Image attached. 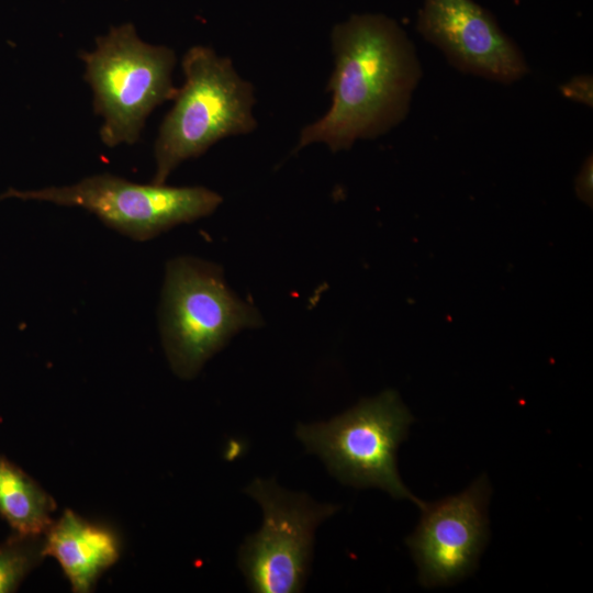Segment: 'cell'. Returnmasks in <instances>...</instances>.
<instances>
[{"instance_id": "obj_4", "label": "cell", "mask_w": 593, "mask_h": 593, "mask_svg": "<svg viewBox=\"0 0 593 593\" xmlns=\"http://www.w3.org/2000/svg\"><path fill=\"white\" fill-rule=\"evenodd\" d=\"M80 57L94 112L104 120L100 138L109 147L137 142L149 113L177 94L175 52L143 42L131 23L112 27L97 38L94 51Z\"/></svg>"}, {"instance_id": "obj_10", "label": "cell", "mask_w": 593, "mask_h": 593, "mask_svg": "<svg viewBox=\"0 0 593 593\" xmlns=\"http://www.w3.org/2000/svg\"><path fill=\"white\" fill-rule=\"evenodd\" d=\"M43 553L55 558L76 593L91 592L121 556L119 535L109 526L65 510L44 534Z\"/></svg>"}, {"instance_id": "obj_6", "label": "cell", "mask_w": 593, "mask_h": 593, "mask_svg": "<svg viewBox=\"0 0 593 593\" xmlns=\"http://www.w3.org/2000/svg\"><path fill=\"white\" fill-rule=\"evenodd\" d=\"M3 197L82 208L107 226L139 242L205 217L222 202L219 193L204 187L141 184L110 174L94 175L65 187L9 190Z\"/></svg>"}, {"instance_id": "obj_12", "label": "cell", "mask_w": 593, "mask_h": 593, "mask_svg": "<svg viewBox=\"0 0 593 593\" xmlns=\"http://www.w3.org/2000/svg\"><path fill=\"white\" fill-rule=\"evenodd\" d=\"M43 536L12 534L0 542V593L15 592L44 560Z\"/></svg>"}, {"instance_id": "obj_2", "label": "cell", "mask_w": 593, "mask_h": 593, "mask_svg": "<svg viewBox=\"0 0 593 593\" xmlns=\"http://www.w3.org/2000/svg\"><path fill=\"white\" fill-rule=\"evenodd\" d=\"M181 66L184 83L155 142L156 184H164L181 163L201 156L220 139L257 127L254 87L228 57L198 45L186 52Z\"/></svg>"}, {"instance_id": "obj_11", "label": "cell", "mask_w": 593, "mask_h": 593, "mask_svg": "<svg viewBox=\"0 0 593 593\" xmlns=\"http://www.w3.org/2000/svg\"><path fill=\"white\" fill-rule=\"evenodd\" d=\"M55 500L29 473L0 454V516L12 534L44 536L54 523Z\"/></svg>"}, {"instance_id": "obj_14", "label": "cell", "mask_w": 593, "mask_h": 593, "mask_svg": "<svg viewBox=\"0 0 593 593\" xmlns=\"http://www.w3.org/2000/svg\"><path fill=\"white\" fill-rule=\"evenodd\" d=\"M592 155H590L584 160L575 179L578 197L588 204L592 202Z\"/></svg>"}, {"instance_id": "obj_5", "label": "cell", "mask_w": 593, "mask_h": 593, "mask_svg": "<svg viewBox=\"0 0 593 593\" xmlns=\"http://www.w3.org/2000/svg\"><path fill=\"white\" fill-rule=\"evenodd\" d=\"M413 416L396 392L365 399L328 422L299 424L296 437L318 456L339 482L356 488H380L395 499L425 502L403 484L396 465L399 445Z\"/></svg>"}, {"instance_id": "obj_13", "label": "cell", "mask_w": 593, "mask_h": 593, "mask_svg": "<svg viewBox=\"0 0 593 593\" xmlns=\"http://www.w3.org/2000/svg\"><path fill=\"white\" fill-rule=\"evenodd\" d=\"M560 92L568 99L592 108L593 81L591 75H577L560 86Z\"/></svg>"}, {"instance_id": "obj_1", "label": "cell", "mask_w": 593, "mask_h": 593, "mask_svg": "<svg viewBox=\"0 0 593 593\" xmlns=\"http://www.w3.org/2000/svg\"><path fill=\"white\" fill-rule=\"evenodd\" d=\"M334 70L328 111L304 126L296 150L323 143L332 152L379 137L405 120L423 76L414 44L392 19L354 14L331 33Z\"/></svg>"}, {"instance_id": "obj_8", "label": "cell", "mask_w": 593, "mask_h": 593, "mask_svg": "<svg viewBox=\"0 0 593 593\" xmlns=\"http://www.w3.org/2000/svg\"><path fill=\"white\" fill-rule=\"evenodd\" d=\"M490 492L482 475L460 494L421 507V522L406 544L424 586L448 585L474 570L489 537Z\"/></svg>"}, {"instance_id": "obj_9", "label": "cell", "mask_w": 593, "mask_h": 593, "mask_svg": "<svg viewBox=\"0 0 593 593\" xmlns=\"http://www.w3.org/2000/svg\"><path fill=\"white\" fill-rule=\"evenodd\" d=\"M416 27L463 74L503 85L529 74L521 48L473 0H423Z\"/></svg>"}, {"instance_id": "obj_3", "label": "cell", "mask_w": 593, "mask_h": 593, "mask_svg": "<svg viewBox=\"0 0 593 593\" xmlns=\"http://www.w3.org/2000/svg\"><path fill=\"white\" fill-rule=\"evenodd\" d=\"M260 325L258 311L232 292L217 265L190 256L167 262L159 326L179 378H193L233 335Z\"/></svg>"}, {"instance_id": "obj_7", "label": "cell", "mask_w": 593, "mask_h": 593, "mask_svg": "<svg viewBox=\"0 0 593 593\" xmlns=\"http://www.w3.org/2000/svg\"><path fill=\"white\" fill-rule=\"evenodd\" d=\"M262 510L258 533L246 538L238 566L250 591L301 592L313 557L316 527L338 506L317 504L304 493L280 488L273 480L256 479L245 490Z\"/></svg>"}]
</instances>
